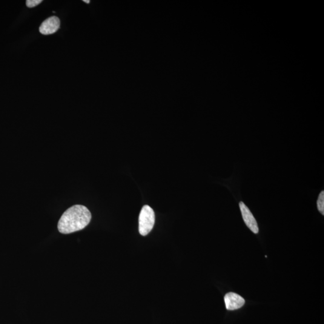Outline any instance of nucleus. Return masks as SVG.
<instances>
[{"label": "nucleus", "instance_id": "1", "mask_svg": "<svg viewBox=\"0 0 324 324\" xmlns=\"http://www.w3.org/2000/svg\"><path fill=\"white\" fill-rule=\"evenodd\" d=\"M91 219L90 211L86 206L75 205L67 209L62 215L58 223L60 233L68 234L82 230Z\"/></svg>", "mask_w": 324, "mask_h": 324}, {"label": "nucleus", "instance_id": "2", "mask_svg": "<svg viewBox=\"0 0 324 324\" xmlns=\"http://www.w3.org/2000/svg\"><path fill=\"white\" fill-rule=\"evenodd\" d=\"M155 223L154 212L150 206H143L139 217V231L142 236H147L153 229Z\"/></svg>", "mask_w": 324, "mask_h": 324}, {"label": "nucleus", "instance_id": "3", "mask_svg": "<svg viewBox=\"0 0 324 324\" xmlns=\"http://www.w3.org/2000/svg\"><path fill=\"white\" fill-rule=\"evenodd\" d=\"M241 212H242V217L244 222L247 225L248 227L255 234H258L259 232V228H258V223L256 219L252 214L250 210L245 203L240 202L239 203Z\"/></svg>", "mask_w": 324, "mask_h": 324}, {"label": "nucleus", "instance_id": "4", "mask_svg": "<svg viewBox=\"0 0 324 324\" xmlns=\"http://www.w3.org/2000/svg\"><path fill=\"white\" fill-rule=\"evenodd\" d=\"M224 300L226 308L229 311L239 309L242 308L245 304V299L240 295L234 292H229L226 294Z\"/></svg>", "mask_w": 324, "mask_h": 324}, {"label": "nucleus", "instance_id": "5", "mask_svg": "<svg viewBox=\"0 0 324 324\" xmlns=\"http://www.w3.org/2000/svg\"><path fill=\"white\" fill-rule=\"evenodd\" d=\"M60 21L59 18L56 16H52L42 23L40 27L39 31L42 34H48L56 33L59 29Z\"/></svg>", "mask_w": 324, "mask_h": 324}, {"label": "nucleus", "instance_id": "6", "mask_svg": "<svg viewBox=\"0 0 324 324\" xmlns=\"http://www.w3.org/2000/svg\"><path fill=\"white\" fill-rule=\"evenodd\" d=\"M317 206L318 210L323 215L324 214V192H321L317 200Z\"/></svg>", "mask_w": 324, "mask_h": 324}, {"label": "nucleus", "instance_id": "7", "mask_svg": "<svg viewBox=\"0 0 324 324\" xmlns=\"http://www.w3.org/2000/svg\"><path fill=\"white\" fill-rule=\"evenodd\" d=\"M42 2V0H27L26 1V5H27L28 7L31 8L41 4Z\"/></svg>", "mask_w": 324, "mask_h": 324}, {"label": "nucleus", "instance_id": "8", "mask_svg": "<svg viewBox=\"0 0 324 324\" xmlns=\"http://www.w3.org/2000/svg\"><path fill=\"white\" fill-rule=\"evenodd\" d=\"M84 2H86V3H90V1H88V0H84Z\"/></svg>", "mask_w": 324, "mask_h": 324}]
</instances>
